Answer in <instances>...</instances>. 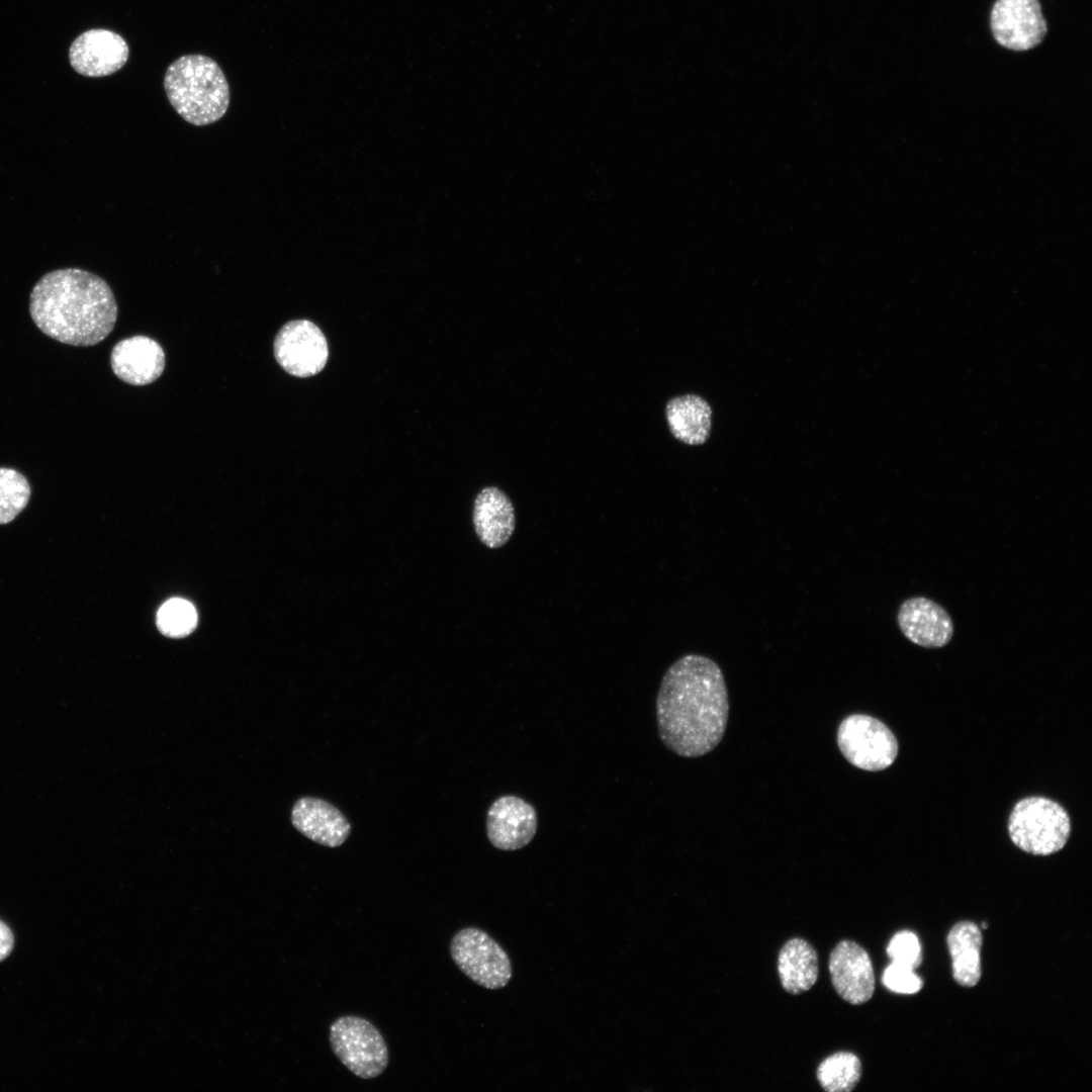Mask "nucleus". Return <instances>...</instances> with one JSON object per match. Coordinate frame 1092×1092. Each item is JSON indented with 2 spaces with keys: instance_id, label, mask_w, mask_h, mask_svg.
Returning a JSON list of instances; mask_svg holds the SVG:
<instances>
[{
  "instance_id": "nucleus-16",
  "label": "nucleus",
  "mask_w": 1092,
  "mask_h": 1092,
  "mask_svg": "<svg viewBox=\"0 0 1092 1092\" xmlns=\"http://www.w3.org/2000/svg\"><path fill=\"white\" fill-rule=\"evenodd\" d=\"M472 522L482 544L499 548L507 544L516 528L514 505L498 487H484L474 499Z\"/></svg>"
},
{
  "instance_id": "nucleus-23",
  "label": "nucleus",
  "mask_w": 1092,
  "mask_h": 1092,
  "mask_svg": "<svg viewBox=\"0 0 1092 1092\" xmlns=\"http://www.w3.org/2000/svg\"><path fill=\"white\" fill-rule=\"evenodd\" d=\"M893 963L915 970L922 962L921 945L917 935L909 930L897 932L887 946Z\"/></svg>"
},
{
  "instance_id": "nucleus-24",
  "label": "nucleus",
  "mask_w": 1092,
  "mask_h": 1092,
  "mask_svg": "<svg viewBox=\"0 0 1092 1092\" xmlns=\"http://www.w3.org/2000/svg\"><path fill=\"white\" fill-rule=\"evenodd\" d=\"M884 986L894 993L915 994L923 986V981L908 967L891 963L882 976Z\"/></svg>"
},
{
  "instance_id": "nucleus-2",
  "label": "nucleus",
  "mask_w": 1092,
  "mask_h": 1092,
  "mask_svg": "<svg viewBox=\"0 0 1092 1092\" xmlns=\"http://www.w3.org/2000/svg\"><path fill=\"white\" fill-rule=\"evenodd\" d=\"M29 312L48 337L87 347L103 341L117 320V304L105 280L78 268L44 274L29 297Z\"/></svg>"
},
{
  "instance_id": "nucleus-20",
  "label": "nucleus",
  "mask_w": 1092,
  "mask_h": 1092,
  "mask_svg": "<svg viewBox=\"0 0 1092 1092\" xmlns=\"http://www.w3.org/2000/svg\"><path fill=\"white\" fill-rule=\"evenodd\" d=\"M817 1080L827 1092H850L861 1077V1063L849 1052L835 1053L817 1068Z\"/></svg>"
},
{
  "instance_id": "nucleus-25",
  "label": "nucleus",
  "mask_w": 1092,
  "mask_h": 1092,
  "mask_svg": "<svg viewBox=\"0 0 1092 1092\" xmlns=\"http://www.w3.org/2000/svg\"><path fill=\"white\" fill-rule=\"evenodd\" d=\"M14 946V935L8 925L0 920V962L9 957Z\"/></svg>"
},
{
  "instance_id": "nucleus-15",
  "label": "nucleus",
  "mask_w": 1092,
  "mask_h": 1092,
  "mask_svg": "<svg viewBox=\"0 0 1092 1092\" xmlns=\"http://www.w3.org/2000/svg\"><path fill=\"white\" fill-rule=\"evenodd\" d=\"M291 823L302 835L328 847L342 845L351 831L348 819L337 807L314 797H302L295 802Z\"/></svg>"
},
{
  "instance_id": "nucleus-22",
  "label": "nucleus",
  "mask_w": 1092,
  "mask_h": 1092,
  "mask_svg": "<svg viewBox=\"0 0 1092 1092\" xmlns=\"http://www.w3.org/2000/svg\"><path fill=\"white\" fill-rule=\"evenodd\" d=\"M157 625L161 633L169 637H184L197 625V613L194 606L179 598L165 602L158 611Z\"/></svg>"
},
{
  "instance_id": "nucleus-19",
  "label": "nucleus",
  "mask_w": 1092,
  "mask_h": 1092,
  "mask_svg": "<svg viewBox=\"0 0 1092 1092\" xmlns=\"http://www.w3.org/2000/svg\"><path fill=\"white\" fill-rule=\"evenodd\" d=\"M778 971L783 988L791 994L810 990L818 979V956L806 939L788 940L779 953Z\"/></svg>"
},
{
  "instance_id": "nucleus-17",
  "label": "nucleus",
  "mask_w": 1092,
  "mask_h": 1092,
  "mask_svg": "<svg viewBox=\"0 0 1092 1092\" xmlns=\"http://www.w3.org/2000/svg\"><path fill=\"white\" fill-rule=\"evenodd\" d=\"M712 410L699 395L686 394L668 400L665 418L672 436L688 444H704L710 436Z\"/></svg>"
},
{
  "instance_id": "nucleus-14",
  "label": "nucleus",
  "mask_w": 1092,
  "mask_h": 1092,
  "mask_svg": "<svg viewBox=\"0 0 1092 1092\" xmlns=\"http://www.w3.org/2000/svg\"><path fill=\"white\" fill-rule=\"evenodd\" d=\"M113 373L130 385H147L157 380L165 368V353L161 345L146 336L119 341L111 351Z\"/></svg>"
},
{
  "instance_id": "nucleus-21",
  "label": "nucleus",
  "mask_w": 1092,
  "mask_h": 1092,
  "mask_svg": "<svg viewBox=\"0 0 1092 1092\" xmlns=\"http://www.w3.org/2000/svg\"><path fill=\"white\" fill-rule=\"evenodd\" d=\"M30 493L24 475L16 469L0 467V525L10 523L24 510Z\"/></svg>"
},
{
  "instance_id": "nucleus-10",
  "label": "nucleus",
  "mask_w": 1092,
  "mask_h": 1092,
  "mask_svg": "<svg viewBox=\"0 0 1092 1092\" xmlns=\"http://www.w3.org/2000/svg\"><path fill=\"white\" fill-rule=\"evenodd\" d=\"M537 825L534 807L514 795L497 798L486 814L488 840L502 850H516L529 844L536 834Z\"/></svg>"
},
{
  "instance_id": "nucleus-18",
  "label": "nucleus",
  "mask_w": 1092,
  "mask_h": 1092,
  "mask_svg": "<svg viewBox=\"0 0 1092 1092\" xmlns=\"http://www.w3.org/2000/svg\"><path fill=\"white\" fill-rule=\"evenodd\" d=\"M954 981L964 987L975 986L981 978L982 933L972 921L954 924L947 934Z\"/></svg>"
},
{
  "instance_id": "nucleus-5",
  "label": "nucleus",
  "mask_w": 1092,
  "mask_h": 1092,
  "mask_svg": "<svg viewBox=\"0 0 1092 1092\" xmlns=\"http://www.w3.org/2000/svg\"><path fill=\"white\" fill-rule=\"evenodd\" d=\"M332 1052L356 1077L380 1076L389 1062L388 1048L380 1031L367 1019L346 1015L330 1026Z\"/></svg>"
},
{
  "instance_id": "nucleus-12",
  "label": "nucleus",
  "mask_w": 1092,
  "mask_h": 1092,
  "mask_svg": "<svg viewBox=\"0 0 1092 1092\" xmlns=\"http://www.w3.org/2000/svg\"><path fill=\"white\" fill-rule=\"evenodd\" d=\"M129 50L121 35L107 29H90L79 35L69 52L73 69L87 77H103L120 70Z\"/></svg>"
},
{
  "instance_id": "nucleus-11",
  "label": "nucleus",
  "mask_w": 1092,
  "mask_h": 1092,
  "mask_svg": "<svg viewBox=\"0 0 1092 1092\" xmlns=\"http://www.w3.org/2000/svg\"><path fill=\"white\" fill-rule=\"evenodd\" d=\"M832 985L846 1002L859 1005L874 995L875 975L864 948L852 940H841L833 948L828 963Z\"/></svg>"
},
{
  "instance_id": "nucleus-26",
  "label": "nucleus",
  "mask_w": 1092,
  "mask_h": 1092,
  "mask_svg": "<svg viewBox=\"0 0 1092 1092\" xmlns=\"http://www.w3.org/2000/svg\"><path fill=\"white\" fill-rule=\"evenodd\" d=\"M982 927H983V928H987V927H988V924H987V923H986V922L984 921V922L982 923Z\"/></svg>"
},
{
  "instance_id": "nucleus-1",
  "label": "nucleus",
  "mask_w": 1092,
  "mask_h": 1092,
  "mask_svg": "<svg viewBox=\"0 0 1092 1092\" xmlns=\"http://www.w3.org/2000/svg\"><path fill=\"white\" fill-rule=\"evenodd\" d=\"M729 715L723 672L711 658L686 654L662 677L656 699L663 744L684 757H699L722 740Z\"/></svg>"
},
{
  "instance_id": "nucleus-8",
  "label": "nucleus",
  "mask_w": 1092,
  "mask_h": 1092,
  "mask_svg": "<svg viewBox=\"0 0 1092 1092\" xmlns=\"http://www.w3.org/2000/svg\"><path fill=\"white\" fill-rule=\"evenodd\" d=\"M273 350L281 368L301 378L321 372L329 358V347L323 332L307 320L285 324L275 337Z\"/></svg>"
},
{
  "instance_id": "nucleus-9",
  "label": "nucleus",
  "mask_w": 1092,
  "mask_h": 1092,
  "mask_svg": "<svg viewBox=\"0 0 1092 1092\" xmlns=\"http://www.w3.org/2000/svg\"><path fill=\"white\" fill-rule=\"evenodd\" d=\"M990 20L997 42L1013 51L1038 46L1048 31L1038 0H997Z\"/></svg>"
},
{
  "instance_id": "nucleus-7",
  "label": "nucleus",
  "mask_w": 1092,
  "mask_h": 1092,
  "mask_svg": "<svg viewBox=\"0 0 1092 1092\" xmlns=\"http://www.w3.org/2000/svg\"><path fill=\"white\" fill-rule=\"evenodd\" d=\"M837 745L849 763L869 771L889 767L898 754V742L890 728L863 714H852L841 721Z\"/></svg>"
},
{
  "instance_id": "nucleus-3",
  "label": "nucleus",
  "mask_w": 1092,
  "mask_h": 1092,
  "mask_svg": "<svg viewBox=\"0 0 1092 1092\" xmlns=\"http://www.w3.org/2000/svg\"><path fill=\"white\" fill-rule=\"evenodd\" d=\"M164 88L171 105L187 122L203 126L220 119L230 104L223 72L202 55L182 56L167 69Z\"/></svg>"
},
{
  "instance_id": "nucleus-4",
  "label": "nucleus",
  "mask_w": 1092,
  "mask_h": 1092,
  "mask_svg": "<svg viewBox=\"0 0 1092 1092\" xmlns=\"http://www.w3.org/2000/svg\"><path fill=\"white\" fill-rule=\"evenodd\" d=\"M1008 832L1013 843L1023 851L1050 855L1066 845L1071 821L1057 802L1043 797H1028L1013 807Z\"/></svg>"
},
{
  "instance_id": "nucleus-13",
  "label": "nucleus",
  "mask_w": 1092,
  "mask_h": 1092,
  "mask_svg": "<svg viewBox=\"0 0 1092 1092\" xmlns=\"http://www.w3.org/2000/svg\"><path fill=\"white\" fill-rule=\"evenodd\" d=\"M897 623L903 635L924 648H941L949 643L954 626L947 611L925 597L905 600L899 607Z\"/></svg>"
},
{
  "instance_id": "nucleus-6",
  "label": "nucleus",
  "mask_w": 1092,
  "mask_h": 1092,
  "mask_svg": "<svg viewBox=\"0 0 1092 1092\" xmlns=\"http://www.w3.org/2000/svg\"><path fill=\"white\" fill-rule=\"evenodd\" d=\"M450 954L466 977L485 989L504 988L512 979L508 953L479 928L466 927L455 933L450 942Z\"/></svg>"
}]
</instances>
